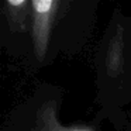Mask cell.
I'll use <instances>...</instances> for the list:
<instances>
[{
  "instance_id": "obj_1",
  "label": "cell",
  "mask_w": 131,
  "mask_h": 131,
  "mask_svg": "<svg viewBox=\"0 0 131 131\" xmlns=\"http://www.w3.org/2000/svg\"><path fill=\"white\" fill-rule=\"evenodd\" d=\"M34 9V42L35 51L40 59L45 55L47 44H48L49 27L51 20L55 14V7L58 6L57 2L52 0H34L31 3Z\"/></svg>"
},
{
  "instance_id": "obj_2",
  "label": "cell",
  "mask_w": 131,
  "mask_h": 131,
  "mask_svg": "<svg viewBox=\"0 0 131 131\" xmlns=\"http://www.w3.org/2000/svg\"><path fill=\"white\" fill-rule=\"evenodd\" d=\"M66 131H90V130H82V128H75V130H66Z\"/></svg>"
}]
</instances>
